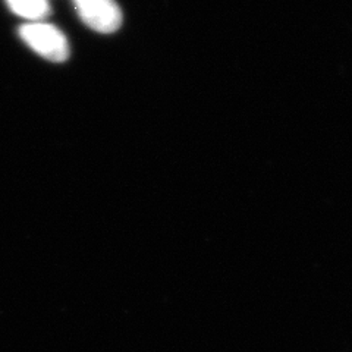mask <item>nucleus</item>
I'll use <instances>...</instances> for the list:
<instances>
[{
  "instance_id": "f257e3e1",
  "label": "nucleus",
  "mask_w": 352,
  "mask_h": 352,
  "mask_svg": "<svg viewBox=\"0 0 352 352\" xmlns=\"http://www.w3.org/2000/svg\"><path fill=\"white\" fill-rule=\"evenodd\" d=\"M19 34L28 46L43 58L53 62H63L69 56V44L63 32L44 22H31L22 25Z\"/></svg>"
},
{
  "instance_id": "f03ea898",
  "label": "nucleus",
  "mask_w": 352,
  "mask_h": 352,
  "mask_svg": "<svg viewBox=\"0 0 352 352\" xmlns=\"http://www.w3.org/2000/svg\"><path fill=\"white\" fill-rule=\"evenodd\" d=\"M84 24L102 34H112L122 25V12L115 0H74Z\"/></svg>"
},
{
  "instance_id": "7ed1b4c3",
  "label": "nucleus",
  "mask_w": 352,
  "mask_h": 352,
  "mask_svg": "<svg viewBox=\"0 0 352 352\" xmlns=\"http://www.w3.org/2000/svg\"><path fill=\"white\" fill-rule=\"evenodd\" d=\"M6 3L14 14L30 21H38L50 14L47 0H6Z\"/></svg>"
}]
</instances>
